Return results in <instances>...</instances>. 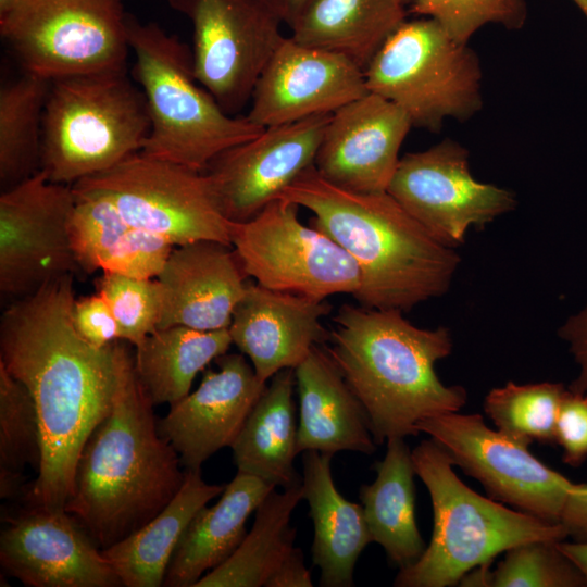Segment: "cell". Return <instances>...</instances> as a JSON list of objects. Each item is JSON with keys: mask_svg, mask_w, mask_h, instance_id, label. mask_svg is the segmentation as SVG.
<instances>
[{"mask_svg": "<svg viewBox=\"0 0 587 587\" xmlns=\"http://www.w3.org/2000/svg\"><path fill=\"white\" fill-rule=\"evenodd\" d=\"M415 475L426 486L433 507L429 544L411 565L400 569L397 587L454 586L472 569L534 540L567 539L560 523L512 510L466 486L446 450L432 438L412 450Z\"/></svg>", "mask_w": 587, "mask_h": 587, "instance_id": "cell-5", "label": "cell"}, {"mask_svg": "<svg viewBox=\"0 0 587 587\" xmlns=\"http://www.w3.org/2000/svg\"><path fill=\"white\" fill-rule=\"evenodd\" d=\"M312 576L305 566L303 552L295 547L271 577L266 587H312Z\"/></svg>", "mask_w": 587, "mask_h": 587, "instance_id": "cell-43", "label": "cell"}, {"mask_svg": "<svg viewBox=\"0 0 587 587\" xmlns=\"http://www.w3.org/2000/svg\"><path fill=\"white\" fill-rule=\"evenodd\" d=\"M149 133L146 98L127 67L53 79L41 170L52 183L73 185L140 152Z\"/></svg>", "mask_w": 587, "mask_h": 587, "instance_id": "cell-7", "label": "cell"}, {"mask_svg": "<svg viewBox=\"0 0 587 587\" xmlns=\"http://www.w3.org/2000/svg\"><path fill=\"white\" fill-rule=\"evenodd\" d=\"M558 547L580 571L587 586V541L564 539L558 542Z\"/></svg>", "mask_w": 587, "mask_h": 587, "instance_id": "cell-45", "label": "cell"}, {"mask_svg": "<svg viewBox=\"0 0 587 587\" xmlns=\"http://www.w3.org/2000/svg\"><path fill=\"white\" fill-rule=\"evenodd\" d=\"M409 12L437 21L457 41L469 43L483 26L521 29L527 17L525 0H412Z\"/></svg>", "mask_w": 587, "mask_h": 587, "instance_id": "cell-38", "label": "cell"}, {"mask_svg": "<svg viewBox=\"0 0 587 587\" xmlns=\"http://www.w3.org/2000/svg\"><path fill=\"white\" fill-rule=\"evenodd\" d=\"M364 76L367 90L402 109L413 127L438 132L446 120L466 121L483 107L477 53L430 17L405 20Z\"/></svg>", "mask_w": 587, "mask_h": 587, "instance_id": "cell-8", "label": "cell"}, {"mask_svg": "<svg viewBox=\"0 0 587 587\" xmlns=\"http://www.w3.org/2000/svg\"><path fill=\"white\" fill-rule=\"evenodd\" d=\"M278 198L309 210L313 214L309 224L354 260L361 285L353 298L361 307L405 312L449 290L460 255L433 237L387 191L340 188L313 165Z\"/></svg>", "mask_w": 587, "mask_h": 587, "instance_id": "cell-3", "label": "cell"}, {"mask_svg": "<svg viewBox=\"0 0 587 587\" xmlns=\"http://www.w3.org/2000/svg\"><path fill=\"white\" fill-rule=\"evenodd\" d=\"M387 192L433 237L454 249L469 229L484 227L517 204L511 190L477 180L467 149L450 138L401 157Z\"/></svg>", "mask_w": 587, "mask_h": 587, "instance_id": "cell-14", "label": "cell"}, {"mask_svg": "<svg viewBox=\"0 0 587 587\" xmlns=\"http://www.w3.org/2000/svg\"><path fill=\"white\" fill-rule=\"evenodd\" d=\"M558 336L566 342L578 370L567 388L587 394V304L565 320L558 329Z\"/></svg>", "mask_w": 587, "mask_h": 587, "instance_id": "cell-41", "label": "cell"}, {"mask_svg": "<svg viewBox=\"0 0 587 587\" xmlns=\"http://www.w3.org/2000/svg\"><path fill=\"white\" fill-rule=\"evenodd\" d=\"M454 466L478 480L490 498L559 523L574 483L528 449L532 442L486 425L480 414L449 412L417 424Z\"/></svg>", "mask_w": 587, "mask_h": 587, "instance_id": "cell-13", "label": "cell"}, {"mask_svg": "<svg viewBox=\"0 0 587 587\" xmlns=\"http://www.w3.org/2000/svg\"><path fill=\"white\" fill-rule=\"evenodd\" d=\"M302 499V482L272 490L257 508L252 527L237 549L195 587H266L295 549L290 519Z\"/></svg>", "mask_w": 587, "mask_h": 587, "instance_id": "cell-32", "label": "cell"}, {"mask_svg": "<svg viewBox=\"0 0 587 587\" xmlns=\"http://www.w3.org/2000/svg\"><path fill=\"white\" fill-rule=\"evenodd\" d=\"M412 127L402 109L369 91L330 114L314 167L347 190L387 191Z\"/></svg>", "mask_w": 587, "mask_h": 587, "instance_id": "cell-19", "label": "cell"}, {"mask_svg": "<svg viewBox=\"0 0 587 587\" xmlns=\"http://www.w3.org/2000/svg\"><path fill=\"white\" fill-rule=\"evenodd\" d=\"M50 87V79L25 72L0 89L2 191L41 170L43 114Z\"/></svg>", "mask_w": 587, "mask_h": 587, "instance_id": "cell-33", "label": "cell"}, {"mask_svg": "<svg viewBox=\"0 0 587 587\" xmlns=\"http://www.w3.org/2000/svg\"><path fill=\"white\" fill-rule=\"evenodd\" d=\"M329 117L265 127L213 158L203 173L225 217L236 223L252 218L313 166Z\"/></svg>", "mask_w": 587, "mask_h": 587, "instance_id": "cell-16", "label": "cell"}, {"mask_svg": "<svg viewBox=\"0 0 587 587\" xmlns=\"http://www.w3.org/2000/svg\"><path fill=\"white\" fill-rule=\"evenodd\" d=\"M215 363L218 370L204 371L199 387L158 421L185 471L200 470L212 454L233 445L267 385L242 354L226 352Z\"/></svg>", "mask_w": 587, "mask_h": 587, "instance_id": "cell-20", "label": "cell"}, {"mask_svg": "<svg viewBox=\"0 0 587 587\" xmlns=\"http://www.w3.org/2000/svg\"><path fill=\"white\" fill-rule=\"evenodd\" d=\"M232 344L228 328H158L135 347V371L154 405H172L190 392L197 374L225 354Z\"/></svg>", "mask_w": 587, "mask_h": 587, "instance_id": "cell-31", "label": "cell"}, {"mask_svg": "<svg viewBox=\"0 0 587 587\" xmlns=\"http://www.w3.org/2000/svg\"><path fill=\"white\" fill-rule=\"evenodd\" d=\"M74 274L11 302L0 321V364L30 392L42 458L27 505L64 509L87 439L110 411L117 385L115 342L96 348L72 320Z\"/></svg>", "mask_w": 587, "mask_h": 587, "instance_id": "cell-1", "label": "cell"}, {"mask_svg": "<svg viewBox=\"0 0 587 587\" xmlns=\"http://www.w3.org/2000/svg\"><path fill=\"white\" fill-rule=\"evenodd\" d=\"M332 457L302 453L303 499L314 525L312 560L321 571V586L351 587L357 560L372 538L362 505L347 500L334 484Z\"/></svg>", "mask_w": 587, "mask_h": 587, "instance_id": "cell-26", "label": "cell"}, {"mask_svg": "<svg viewBox=\"0 0 587 587\" xmlns=\"http://www.w3.org/2000/svg\"><path fill=\"white\" fill-rule=\"evenodd\" d=\"M276 488L259 477L237 472L218 501L202 507L180 536L168 563L163 585L195 587L208 572L221 565L247 535L246 522Z\"/></svg>", "mask_w": 587, "mask_h": 587, "instance_id": "cell-25", "label": "cell"}, {"mask_svg": "<svg viewBox=\"0 0 587 587\" xmlns=\"http://www.w3.org/2000/svg\"><path fill=\"white\" fill-rule=\"evenodd\" d=\"M97 292L108 302L120 329V339L137 347L158 329L163 309L158 279L102 272Z\"/></svg>", "mask_w": 587, "mask_h": 587, "instance_id": "cell-36", "label": "cell"}, {"mask_svg": "<svg viewBox=\"0 0 587 587\" xmlns=\"http://www.w3.org/2000/svg\"><path fill=\"white\" fill-rule=\"evenodd\" d=\"M225 485L208 484L200 470H188L172 501L150 522L101 552L117 575L122 586L158 587L180 536L193 515Z\"/></svg>", "mask_w": 587, "mask_h": 587, "instance_id": "cell-28", "label": "cell"}, {"mask_svg": "<svg viewBox=\"0 0 587 587\" xmlns=\"http://www.w3.org/2000/svg\"><path fill=\"white\" fill-rule=\"evenodd\" d=\"M135 54L132 70L142 90L150 133L141 153L203 172L221 152L260 135L264 127L226 113L193 72L192 52L154 22L126 16Z\"/></svg>", "mask_w": 587, "mask_h": 587, "instance_id": "cell-6", "label": "cell"}, {"mask_svg": "<svg viewBox=\"0 0 587 587\" xmlns=\"http://www.w3.org/2000/svg\"><path fill=\"white\" fill-rule=\"evenodd\" d=\"M402 0H310L291 29L303 45L339 53L363 71L407 20Z\"/></svg>", "mask_w": 587, "mask_h": 587, "instance_id": "cell-29", "label": "cell"}, {"mask_svg": "<svg viewBox=\"0 0 587 587\" xmlns=\"http://www.w3.org/2000/svg\"><path fill=\"white\" fill-rule=\"evenodd\" d=\"M72 320L83 339L96 348H104L121 340L117 322L99 292L75 299Z\"/></svg>", "mask_w": 587, "mask_h": 587, "instance_id": "cell-40", "label": "cell"}, {"mask_svg": "<svg viewBox=\"0 0 587 587\" xmlns=\"http://www.w3.org/2000/svg\"><path fill=\"white\" fill-rule=\"evenodd\" d=\"M299 205L277 198L252 218L230 224V245L245 274L268 289L326 300L354 295L361 274L328 235L299 220Z\"/></svg>", "mask_w": 587, "mask_h": 587, "instance_id": "cell-10", "label": "cell"}, {"mask_svg": "<svg viewBox=\"0 0 587 587\" xmlns=\"http://www.w3.org/2000/svg\"><path fill=\"white\" fill-rule=\"evenodd\" d=\"M295 369L276 373L230 446L238 472L283 488L302 482L297 453Z\"/></svg>", "mask_w": 587, "mask_h": 587, "instance_id": "cell-27", "label": "cell"}, {"mask_svg": "<svg viewBox=\"0 0 587 587\" xmlns=\"http://www.w3.org/2000/svg\"><path fill=\"white\" fill-rule=\"evenodd\" d=\"M375 471V480L360 488L365 522L372 541L400 570L419 560L426 548L415 519V472L404 438L387 440L386 454Z\"/></svg>", "mask_w": 587, "mask_h": 587, "instance_id": "cell-30", "label": "cell"}, {"mask_svg": "<svg viewBox=\"0 0 587 587\" xmlns=\"http://www.w3.org/2000/svg\"><path fill=\"white\" fill-rule=\"evenodd\" d=\"M587 18V0H572Z\"/></svg>", "mask_w": 587, "mask_h": 587, "instance_id": "cell-47", "label": "cell"}, {"mask_svg": "<svg viewBox=\"0 0 587 587\" xmlns=\"http://www.w3.org/2000/svg\"><path fill=\"white\" fill-rule=\"evenodd\" d=\"M74 184L100 191L132 225L175 247L200 240L230 245L232 222L203 172L137 152Z\"/></svg>", "mask_w": 587, "mask_h": 587, "instance_id": "cell-11", "label": "cell"}, {"mask_svg": "<svg viewBox=\"0 0 587 587\" xmlns=\"http://www.w3.org/2000/svg\"><path fill=\"white\" fill-rule=\"evenodd\" d=\"M330 311L326 300L268 289L249 280L228 330L259 379L267 384L279 371L296 369L315 346L328 342L330 330L322 319Z\"/></svg>", "mask_w": 587, "mask_h": 587, "instance_id": "cell-21", "label": "cell"}, {"mask_svg": "<svg viewBox=\"0 0 587 587\" xmlns=\"http://www.w3.org/2000/svg\"><path fill=\"white\" fill-rule=\"evenodd\" d=\"M21 0H0V17L11 11Z\"/></svg>", "mask_w": 587, "mask_h": 587, "instance_id": "cell-46", "label": "cell"}, {"mask_svg": "<svg viewBox=\"0 0 587 587\" xmlns=\"http://www.w3.org/2000/svg\"><path fill=\"white\" fill-rule=\"evenodd\" d=\"M566 389L564 384L554 382L524 385L508 382L487 394L484 411L500 432L529 442L551 445Z\"/></svg>", "mask_w": 587, "mask_h": 587, "instance_id": "cell-35", "label": "cell"}, {"mask_svg": "<svg viewBox=\"0 0 587 587\" xmlns=\"http://www.w3.org/2000/svg\"><path fill=\"white\" fill-rule=\"evenodd\" d=\"M42 440L38 414L28 389L0 364V497L20 491L22 472H38Z\"/></svg>", "mask_w": 587, "mask_h": 587, "instance_id": "cell-34", "label": "cell"}, {"mask_svg": "<svg viewBox=\"0 0 587 587\" xmlns=\"http://www.w3.org/2000/svg\"><path fill=\"white\" fill-rule=\"evenodd\" d=\"M366 92L364 71L351 60L290 36L261 73L246 116L265 128L332 114Z\"/></svg>", "mask_w": 587, "mask_h": 587, "instance_id": "cell-17", "label": "cell"}, {"mask_svg": "<svg viewBox=\"0 0 587 587\" xmlns=\"http://www.w3.org/2000/svg\"><path fill=\"white\" fill-rule=\"evenodd\" d=\"M126 16L121 0H21L0 33L25 72L53 80L126 68Z\"/></svg>", "mask_w": 587, "mask_h": 587, "instance_id": "cell-9", "label": "cell"}, {"mask_svg": "<svg viewBox=\"0 0 587 587\" xmlns=\"http://www.w3.org/2000/svg\"><path fill=\"white\" fill-rule=\"evenodd\" d=\"M128 345L115 342L114 400L80 451L64 507L101 550L158 515L186 474L179 455L159 432L154 404L138 379Z\"/></svg>", "mask_w": 587, "mask_h": 587, "instance_id": "cell-2", "label": "cell"}, {"mask_svg": "<svg viewBox=\"0 0 587 587\" xmlns=\"http://www.w3.org/2000/svg\"><path fill=\"white\" fill-rule=\"evenodd\" d=\"M299 397L297 453L315 450L373 454L367 414L324 348L315 346L295 369Z\"/></svg>", "mask_w": 587, "mask_h": 587, "instance_id": "cell-23", "label": "cell"}, {"mask_svg": "<svg viewBox=\"0 0 587 587\" xmlns=\"http://www.w3.org/2000/svg\"><path fill=\"white\" fill-rule=\"evenodd\" d=\"M192 25L198 83L228 114L250 102L267 62L285 39L265 0H167Z\"/></svg>", "mask_w": 587, "mask_h": 587, "instance_id": "cell-12", "label": "cell"}, {"mask_svg": "<svg viewBox=\"0 0 587 587\" xmlns=\"http://www.w3.org/2000/svg\"><path fill=\"white\" fill-rule=\"evenodd\" d=\"M72 189L70 238L78 268L157 277L175 246L132 225L100 191L77 184Z\"/></svg>", "mask_w": 587, "mask_h": 587, "instance_id": "cell-24", "label": "cell"}, {"mask_svg": "<svg viewBox=\"0 0 587 587\" xmlns=\"http://www.w3.org/2000/svg\"><path fill=\"white\" fill-rule=\"evenodd\" d=\"M4 571L29 587L122 586L80 524L64 509L27 507L0 537Z\"/></svg>", "mask_w": 587, "mask_h": 587, "instance_id": "cell-18", "label": "cell"}, {"mask_svg": "<svg viewBox=\"0 0 587 587\" xmlns=\"http://www.w3.org/2000/svg\"><path fill=\"white\" fill-rule=\"evenodd\" d=\"M402 1H403V3H404L405 5H409V4L412 2V0H402Z\"/></svg>", "mask_w": 587, "mask_h": 587, "instance_id": "cell-48", "label": "cell"}, {"mask_svg": "<svg viewBox=\"0 0 587 587\" xmlns=\"http://www.w3.org/2000/svg\"><path fill=\"white\" fill-rule=\"evenodd\" d=\"M333 322L324 348L362 403L376 445L417 436L421 421L465 405V388L445 385L435 370L453 348L447 327L421 328L402 311L352 304Z\"/></svg>", "mask_w": 587, "mask_h": 587, "instance_id": "cell-4", "label": "cell"}, {"mask_svg": "<svg viewBox=\"0 0 587 587\" xmlns=\"http://www.w3.org/2000/svg\"><path fill=\"white\" fill-rule=\"evenodd\" d=\"M554 444L562 449V461L579 466L587 460V394L566 389L561 401Z\"/></svg>", "mask_w": 587, "mask_h": 587, "instance_id": "cell-39", "label": "cell"}, {"mask_svg": "<svg viewBox=\"0 0 587 587\" xmlns=\"http://www.w3.org/2000/svg\"><path fill=\"white\" fill-rule=\"evenodd\" d=\"M274 12L290 28L294 26L310 0H265Z\"/></svg>", "mask_w": 587, "mask_h": 587, "instance_id": "cell-44", "label": "cell"}, {"mask_svg": "<svg viewBox=\"0 0 587 587\" xmlns=\"http://www.w3.org/2000/svg\"><path fill=\"white\" fill-rule=\"evenodd\" d=\"M558 542L534 540L507 550L492 571L491 587H585L583 574Z\"/></svg>", "mask_w": 587, "mask_h": 587, "instance_id": "cell-37", "label": "cell"}, {"mask_svg": "<svg viewBox=\"0 0 587 587\" xmlns=\"http://www.w3.org/2000/svg\"><path fill=\"white\" fill-rule=\"evenodd\" d=\"M559 523L564 527L567 538L587 541V483H574Z\"/></svg>", "mask_w": 587, "mask_h": 587, "instance_id": "cell-42", "label": "cell"}, {"mask_svg": "<svg viewBox=\"0 0 587 587\" xmlns=\"http://www.w3.org/2000/svg\"><path fill=\"white\" fill-rule=\"evenodd\" d=\"M72 185L40 170L0 196V292L11 302L79 271L70 238Z\"/></svg>", "mask_w": 587, "mask_h": 587, "instance_id": "cell-15", "label": "cell"}, {"mask_svg": "<svg viewBox=\"0 0 587 587\" xmlns=\"http://www.w3.org/2000/svg\"><path fill=\"white\" fill-rule=\"evenodd\" d=\"M246 276L230 245L200 240L176 246L155 277L163 297L158 328H228Z\"/></svg>", "mask_w": 587, "mask_h": 587, "instance_id": "cell-22", "label": "cell"}]
</instances>
